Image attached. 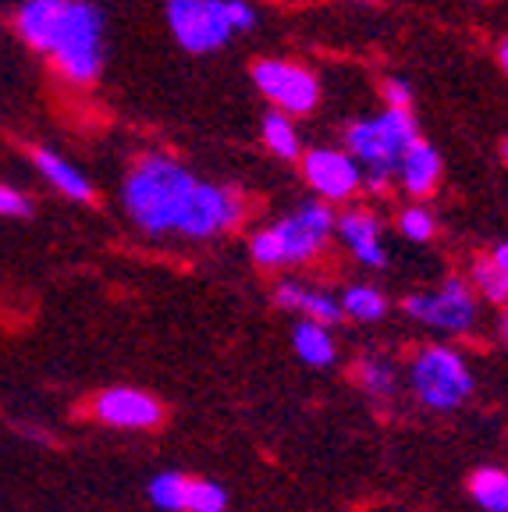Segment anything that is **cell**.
I'll list each match as a JSON object with an SVG mask.
<instances>
[{
  "label": "cell",
  "instance_id": "6da1fadb",
  "mask_svg": "<svg viewBox=\"0 0 508 512\" xmlns=\"http://www.w3.org/2000/svg\"><path fill=\"white\" fill-rule=\"evenodd\" d=\"M196 185L189 168H182L178 160L146 157L128 171L121 203L146 235H178Z\"/></svg>",
  "mask_w": 508,
  "mask_h": 512
},
{
  "label": "cell",
  "instance_id": "7a4b0ae2",
  "mask_svg": "<svg viewBox=\"0 0 508 512\" xmlns=\"http://www.w3.org/2000/svg\"><path fill=\"white\" fill-rule=\"evenodd\" d=\"M57 72L75 86H89L104 68V15L89 0H68L47 47Z\"/></svg>",
  "mask_w": 508,
  "mask_h": 512
},
{
  "label": "cell",
  "instance_id": "3957f363",
  "mask_svg": "<svg viewBox=\"0 0 508 512\" xmlns=\"http://www.w3.org/2000/svg\"><path fill=\"white\" fill-rule=\"evenodd\" d=\"M349 157L366 171V185L381 192L388 178L398 171V160L420 139L416 121L409 111H384L377 118L356 121L349 128Z\"/></svg>",
  "mask_w": 508,
  "mask_h": 512
},
{
  "label": "cell",
  "instance_id": "277c9868",
  "mask_svg": "<svg viewBox=\"0 0 508 512\" xmlns=\"http://www.w3.org/2000/svg\"><path fill=\"white\" fill-rule=\"evenodd\" d=\"M409 384L416 399L437 413H452L473 395V370L466 356L448 345H427L409 363Z\"/></svg>",
  "mask_w": 508,
  "mask_h": 512
},
{
  "label": "cell",
  "instance_id": "5b68a950",
  "mask_svg": "<svg viewBox=\"0 0 508 512\" xmlns=\"http://www.w3.org/2000/svg\"><path fill=\"white\" fill-rule=\"evenodd\" d=\"M167 25L189 54H210L231 36L224 0H167Z\"/></svg>",
  "mask_w": 508,
  "mask_h": 512
},
{
  "label": "cell",
  "instance_id": "8992f818",
  "mask_svg": "<svg viewBox=\"0 0 508 512\" xmlns=\"http://www.w3.org/2000/svg\"><path fill=\"white\" fill-rule=\"evenodd\" d=\"M402 310L427 328L452 331V335H462L477 324V299L459 278H448L437 292H416L405 299Z\"/></svg>",
  "mask_w": 508,
  "mask_h": 512
},
{
  "label": "cell",
  "instance_id": "52a82bcc",
  "mask_svg": "<svg viewBox=\"0 0 508 512\" xmlns=\"http://www.w3.org/2000/svg\"><path fill=\"white\" fill-rule=\"evenodd\" d=\"M253 82L270 104H278L281 114H306L317 107L320 86L306 68L288 61H256Z\"/></svg>",
  "mask_w": 508,
  "mask_h": 512
},
{
  "label": "cell",
  "instance_id": "ba28073f",
  "mask_svg": "<svg viewBox=\"0 0 508 512\" xmlns=\"http://www.w3.org/2000/svg\"><path fill=\"white\" fill-rule=\"evenodd\" d=\"M242 221V200L224 185H210L199 182L196 192H192L189 210L182 217V228L178 235L185 239H210V235H221L228 228Z\"/></svg>",
  "mask_w": 508,
  "mask_h": 512
},
{
  "label": "cell",
  "instance_id": "9c48e42d",
  "mask_svg": "<svg viewBox=\"0 0 508 512\" xmlns=\"http://www.w3.org/2000/svg\"><path fill=\"white\" fill-rule=\"evenodd\" d=\"M334 221L338 217L331 214L327 203H302L295 214L281 217L274 224V232H278L281 249H285V264H306V260H313L324 249L327 235L334 232Z\"/></svg>",
  "mask_w": 508,
  "mask_h": 512
},
{
  "label": "cell",
  "instance_id": "30bf717a",
  "mask_svg": "<svg viewBox=\"0 0 508 512\" xmlns=\"http://www.w3.org/2000/svg\"><path fill=\"white\" fill-rule=\"evenodd\" d=\"M89 409L100 424L118 427V431H150L164 420V406L157 395L139 392V388H104Z\"/></svg>",
  "mask_w": 508,
  "mask_h": 512
},
{
  "label": "cell",
  "instance_id": "8fae6325",
  "mask_svg": "<svg viewBox=\"0 0 508 512\" xmlns=\"http://www.w3.org/2000/svg\"><path fill=\"white\" fill-rule=\"evenodd\" d=\"M302 171L306 182L324 196V200H345L363 185V168L349 153L338 150H310L302 157Z\"/></svg>",
  "mask_w": 508,
  "mask_h": 512
},
{
  "label": "cell",
  "instance_id": "7c38bea8",
  "mask_svg": "<svg viewBox=\"0 0 508 512\" xmlns=\"http://www.w3.org/2000/svg\"><path fill=\"white\" fill-rule=\"evenodd\" d=\"M334 228H338L342 242L356 253V260L363 267H384L388 264V253H384V242H381V221H377L374 214H366V210H352V214L338 217Z\"/></svg>",
  "mask_w": 508,
  "mask_h": 512
},
{
  "label": "cell",
  "instance_id": "4fadbf2b",
  "mask_svg": "<svg viewBox=\"0 0 508 512\" xmlns=\"http://www.w3.org/2000/svg\"><path fill=\"white\" fill-rule=\"evenodd\" d=\"M64 8H68V0H25L15 18L18 36H22L32 50H43V54H47L50 36H54Z\"/></svg>",
  "mask_w": 508,
  "mask_h": 512
},
{
  "label": "cell",
  "instance_id": "5bb4252c",
  "mask_svg": "<svg viewBox=\"0 0 508 512\" xmlns=\"http://www.w3.org/2000/svg\"><path fill=\"white\" fill-rule=\"evenodd\" d=\"M274 299H278L281 310H299L306 313V320L324 324V328H331V324H338L345 317L338 299H331L327 292H310V288L295 285V281H281Z\"/></svg>",
  "mask_w": 508,
  "mask_h": 512
},
{
  "label": "cell",
  "instance_id": "9a60e30c",
  "mask_svg": "<svg viewBox=\"0 0 508 512\" xmlns=\"http://www.w3.org/2000/svg\"><path fill=\"white\" fill-rule=\"evenodd\" d=\"M32 164H36V171H40V175L47 178V182L54 185L61 196H68V200H79V203L93 200V182H89V178L75 168L72 160H64L61 153L36 150V153H32Z\"/></svg>",
  "mask_w": 508,
  "mask_h": 512
},
{
  "label": "cell",
  "instance_id": "2e32d148",
  "mask_svg": "<svg viewBox=\"0 0 508 512\" xmlns=\"http://www.w3.org/2000/svg\"><path fill=\"white\" fill-rule=\"evenodd\" d=\"M395 175H398V182H402L405 192L423 196V192H430L437 185V175H441V157H437V150L430 143L416 139V143L402 153Z\"/></svg>",
  "mask_w": 508,
  "mask_h": 512
},
{
  "label": "cell",
  "instance_id": "e0dca14e",
  "mask_svg": "<svg viewBox=\"0 0 508 512\" xmlns=\"http://www.w3.org/2000/svg\"><path fill=\"white\" fill-rule=\"evenodd\" d=\"M292 349L302 363L310 367H331L334 363V338L331 328L324 324H313V320H299L292 331Z\"/></svg>",
  "mask_w": 508,
  "mask_h": 512
},
{
  "label": "cell",
  "instance_id": "ac0fdd59",
  "mask_svg": "<svg viewBox=\"0 0 508 512\" xmlns=\"http://www.w3.org/2000/svg\"><path fill=\"white\" fill-rule=\"evenodd\" d=\"M469 495L484 512H508V470L498 466H480L469 477Z\"/></svg>",
  "mask_w": 508,
  "mask_h": 512
},
{
  "label": "cell",
  "instance_id": "d6986e66",
  "mask_svg": "<svg viewBox=\"0 0 508 512\" xmlns=\"http://www.w3.org/2000/svg\"><path fill=\"white\" fill-rule=\"evenodd\" d=\"M342 313L352 320H363V324H374L388 313V299L374 285H352L342 296Z\"/></svg>",
  "mask_w": 508,
  "mask_h": 512
},
{
  "label": "cell",
  "instance_id": "ffe728a7",
  "mask_svg": "<svg viewBox=\"0 0 508 512\" xmlns=\"http://www.w3.org/2000/svg\"><path fill=\"white\" fill-rule=\"evenodd\" d=\"M356 381L363 384L366 395H377V399L395 395V388H398L395 367H391L388 360H381V356H363V360L356 363Z\"/></svg>",
  "mask_w": 508,
  "mask_h": 512
},
{
  "label": "cell",
  "instance_id": "44dd1931",
  "mask_svg": "<svg viewBox=\"0 0 508 512\" xmlns=\"http://www.w3.org/2000/svg\"><path fill=\"white\" fill-rule=\"evenodd\" d=\"M263 139H267L270 153H278V157H285V160L299 157V132H295V125L288 121V114H281V111L263 114Z\"/></svg>",
  "mask_w": 508,
  "mask_h": 512
},
{
  "label": "cell",
  "instance_id": "7402d4cb",
  "mask_svg": "<svg viewBox=\"0 0 508 512\" xmlns=\"http://www.w3.org/2000/svg\"><path fill=\"white\" fill-rule=\"evenodd\" d=\"M185 488H189V477L185 473H157L150 480V502L160 512H185Z\"/></svg>",
  "mask_w": 508,
  "mask_h": 512
},
{
  "label": "cell",
  "instance_id": "603a6c76",
  "mask_svg": "<svg viewBox=\"0 0 508 512\" xmlns=\"http://www.w3.org/2000/svg\"><path fill=\"white\" fill-rule=\"evenodd\" d=\"M185 512H228V491L214 480L189 477L185 488Z\"/></svg>",
  "mask_w": 508,
  "mask_h": 512
},
{
  "label": "cell",
  "instance_id": "cb8c5ba5",
  "mask_svg": "<svg viewBox=\"0 0 508 512\" xmlns=\"http://www.w3.org/2000/svg\"><path fill=\"white\" fill-rule=\"evenodd\" d=\"M473 281H477L480 296H484L487 303H498V306L508 303V274L501 271L494 260H480V264L473 267Z\"/></svg>",
  "mask_w": 508,
  "mask_h": 512
},
{
  "label": "cell",
  "instance_id": "d4e9b609",
  "mask_svg": "<svg viewBox=\"0 0 508 512\" xmlns=\"http://www.w3.org/2000/svg\"><path fill=\"white\" fill-rule=\"evenodd\" d=\"M249 246H253V260L260 267H281V264H285V249H281V239H278V232H274V228H267V232H256Z\"/></svg>",
  "mask_w": 508,
  "mask_h": 512
},
{
  "label": "cell",
  "instance_id": "484cf974",
  "mask_svg": "<svg viewBox=\"0 0 508 512\" xmlns=\"http://www.w3.org/2000/svg\"><path fill=\"white\" fill-rule=\"evenodd\" d=\"M398 224H402V235H405V239H413V242H427L430 235H434V217H430V210H423V207L402 210Z\"/></svg>",
  "mask_w": 508,
  "mask_h": 512
},
{
  "label": "cell",
  "instance_id": "4316f807",
  "mask_svg": "<svg viewBox=\"0 0 508 512\" xmlns=\"http://www.w3.org/2000/svg\"><path fill=\"white\" fill-rule=\"evenodd\" d=\"M224 18H228L231 32H249L256 25V8L249 0H224Z\"/></svg>",
  "mask_w": 508,
  "mask_h": 512
},
{
  "label": "cell",
  "instance_id": "83f0119b",
  "mask_svg": "<svg viewBox=\"0 0 508 512\" xmlns=\"http://www.w3.org/2000/svg\"><path fill=\"white\" fill-rule=\"evenodd\" d=\"M29 214H32V203L18 189L0 182V217H29Z\"/></svg>",
  "mask_w": 508,
  "mask_h": 512
},
{
  "label": "cell",
  "instance_id": "f1b7e54d",
  "mask_svg": "<svg viewBox=\"0 0 508 512\" xmlns=\"http://www.w3.org/2000/svg\"><path fill=\"white\" fill-rule=\"evenodd\" d=\"M384 96H388L391 111H409V104H413V93H409V86L402 79H391L384 86Z\"/></svg>",
  "mask_w": 508,
  "mask_h": 512
},
{
  "label": "cell",
  "instance_id": "f546056e",
  "mask_svg": "<svg viewBox=\"0 0 508 512\" xmlns=\"http://www.w3.org/2000/svg\"><path fill=\"white\" fill-rule=\"evenodd\" d=\"M491 260H494V264H498V267H501V271H505V274H508V242H501V246H498V249H494V256H491Z\"/></svg>",
  "mask_w": 508,
  "mask_h": 512
},
{
  "label": "cell",
  "instance_id": "4dcf8cb0",
  "mask_svg": "<svg viewBox=\"0 0 508 512\" xmlns=\"http://www.w3.org/2000/svg\"><path fill=\"white\" fill-rule=\"evenodd\" d=\"M501 64H505V72H508V40L501 43Z\"/></svg>",
  "mask_w": 508,
  "mask_h": 512
},
{
  "label": "cell",
  "instance_id": "1f68e13d",
  "mask_svg": "<svg viewBox=\"0 0 508 512\" xmlns=\"http://www.w3.org/2000/svg\"><path fill=\"white\" fill-rule=\"evenodd\" d=\"M501 335H505V342H508V313H505V320H501Z\"/></svg>",
  "mask_w": 508,
  "mask_h": 512
},
{
  "label": "cell",
  "instance_id": "d6a6232c",
  "mask_svg": "<svg viewBox=\"0 0 508 512\" xmlns=\"http://www.w3.org/2000/svg\"><path fill=\"white\" fill-rule=\"evenodd\" d=\"M505 160H508V139H505Z\"/></svg>",
  "mask_w": 508,
  "mask_h": 512
}]
</instances>
